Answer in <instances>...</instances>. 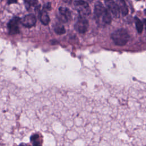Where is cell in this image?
<instances>
[{
  "mask_svg": "<svg viewBox=\"0 0 146 146\" xmlns=\"http://www.w3.org/2000/svg\"><path fill=\"white\" fill-rule=\"evenodd\" d=\"M59 13L62 18V21L67 22L71 18V12L68 9L64 7H60L59 9Z\"/></svg>",
  "mask_w": 146,
  "mask_h": 146,
  "instance_id": "obj_8",
  "label": "cell"
},
{
  "mask_svg": "<svg viewBox=\"0 0 146 146\" xmlns=\"http://www.w3.org/2000/svg\"><path fill=\"white\" fill-rule=\"evenodd\" d=\"M74 6L80 16L85 17L90 14L91 9L86 2L83 0H75Z\"/></svg>",
  "mask_w": 146,
  "mask_h": 146,
  "instance_id": "obj_3",
  "label": "cell"
},
{
  "mask_svg": "<svg viewBox=\"0 0 146 146\" xmlns=\"http://www.w3.org/2000/svg\"><path fill=\"white\" fill-rule=\"evenodd\" d=\"M105 1H106V0H105Z\"/></svg>",
  "mask_w": 146,
  "mask_h": 146,
  "instance_id": "obj_18",
  "label": "cell"
},
{
  "mask_svg": "<svg viewBox=\"0 0 146 146\" xmlns=\"http://www.w3.org/2000/svg\"><path fill=\"white\" fill-rule=\"evenodd\" d=\"M36 22V18L33 14H30L25 16L21 21L22 24L26 27L30 28L35 26Z\"/></svg>",
  "mask_w": 146,
  "mask_h": 146,
  "instance_id": "obj_7",
  "label": "cell"
},
{
  "mask_svg": "<svg viewBox=\"0 0 146 146\" xmlns=\"http://www.w3.org/2000/svg\"><path fill=\"white\" fill-rule=\"evenodd\" d=\"M137 1H140V0H137Z\"/></svg>",
  "mask_w": 146,
  "mask_h": 146,
  "instance_id": "obj_17",
  "label": "cell"
},
{
  "mask_svg": "<svg viewBox=\"0 0 146 146\" xmlns=\"http://www.w3.org/2000/svg\"><path fill=\"white\" fill-rule=\"evenodd\" d=\"M88 25V20L84 17L80 15L75 25V29L78 33L84 34L87 31Z\"/></svg>",
  "mask_w": 146,
  "mask_h": 146,
  "instance_id": "obj_4",
  "label": "cell"
},
{
  "mask_svg": "<svg viewBox=\"0 0 146 146\" xmlns=\"http://www.w3.org/2000/svg\"><path fill=\"white\" fill-rule=\"evenodd\" d=\"M94 17L96 22L99 23L109 25L112 21L109 11L99 2H96L95 5Z\"/></svg>",
  "mask_w": 146,
  "mask_h": 146,
  "instance_id": "obj_1",
  "label": "cell"
},
{
  "mask_svg": "<svg viewBox=\"0 0 146 146\" xmlns=\"http://www.w3.org/2000/svg\"><path fill=\"white\" fill-rule=\"evenodd\" d=\"M134 20H135V22L136 29L138 33L141 34L143 30V24L142 22L137 17H135Z\"/></svg>",
  "mask_w": 146,
  "mask_h": 146,
  "instance_id": "obj_11",
  "label": "cell"
},
{
  "mask_svg": "<svg viewBox=\"0 0 146 146\" xmlns=\"http://www.w3.org/2000/svg\"><path fill=\"white\" fill-rule=\"evenodd\" d=\"M39 18L40 22L44 25H47L50 22V18L46 10H42V11H39Z\"/></svg>",
  "mask_w": 146,
  "mask_h": 146,
  "instance_id": "obj_9",
  "label": "cell"
},
{
  "mask_svg": "<svg viewBox=\"0 0 146 146\" xmlns=\"http://www.w3.org/2000/svg\"><path fill=\"white\" fill-rule=\"evenodd\" d=\"M50 9H51V3H47V4H46L44 6L43 10L46 11V10H50Z\"/></svg>",
  "mask_w": 146,
  "mask_h": 146,
  "instance_id": "obj_14",
  "label": "cell"
},
{
  "mask_svg": "<svg viewBox=\"0 0 146 146\" xmlns=\"http://www.w3.org/2000/svg\"><path fill=\"white\" fill-rule=\"evenodd\" d=\"M129 38L130 36L128 32L123 29H118L111 34V39L115 44L119 46L125 45L128 42Z\"/></svg>",
  "mask_w": 146,
  "mask_h": 146,
  "instance_id": "obj_2",
  "label": "cell"
},
{
  "mask_svg": "<svg viewBox=\"0 0 146 146\" xmlns=\"http://www.w3.org/2000/svg\"><path fill=\"white\" fill-rule=\"evenodd\" d=\"M144 26H145V27L146 29V19H144Z\"/></svg>",
  "mask_w": 146,
  "mask_h": 146,
  "instance_id": "obj_16",
  "label": "cell"
},
{
  "mask_svg": "<svg viewBox=\"0 0 146 146\" xmlns=\"http://www.w3.org/2000/svg\"><path fill=\"white\" fill-rule=\"evenodd\" d=\"M117 4L119 7L121 14L123 15H127L128 13V9L125 0H117Z\"/></svg>",
  "mask_w": 146,
  "mask_h": 146,
  "instance_id": "obj_10",
  "label": "cell"
},
{
  "mask_svg": "<svg viewBox=\"0 0 146 146\" xmlns=\"http://www.w3.org/2000/svg\"><path fill=\"white\" fill-rule=\"evenodd\" d=\"M54 31L55 32L56 34H57L58 35H62V34H63L65 33L66 30L63 26L60 25H58L55 26Z\"/></svg>",
  "mask_w": 146,
  "mask_h": 146,
  "instance_id": "obj_13",
  "label": "cell"
},
{
  "mask_svg": "<svg viewBox=\"0 0 146 146\" xmlns=\"http://www.w3.org/2000/svg\"><path fill=\"white\" fill-rule=\"evenodd\" d=\"M17 2V0H9L8 1V3L9 4H11L14 3H16Z\"/></svg>",
  "mask_w": 146,
  "mask_h": 146,
  "instance_id": "obj_15",
  "label": "cell"
},
{
  "mask_svg": "<svg viewBox=\"0 0 146 146\" xmlns=\"http://www.w3.org/2000/svg\"><path fill=\"white\" fill-rule=\"evenodd\" d=\"M105 3L108 10L115 17H119L120 15V9L117 4L113 0H106Z\"/></svg>",
  "mask_w": 146,
  "mask_h": 146,
  "instance_id": "obj_6",
  "label": "cell"
},
{
  "mask_svg": "<svg viewBox=\"0 0 146 146\" xmlns=\"http://www.w3.org/2000/svg\"><path fill=\"white\" fill-rule=\"evenodd\" d=\"M31 141L33 146H41V142L39 135L36 133L33 135L31 137Z\"/></svg>",
  "mask_w": 146,
  "mask_h": 146,
  "instance_id": "obj_12",
  "label": "cell"
},
{
  "mask_svg": "<svg viewBox=\"0 0 146 146\" xmlns=\"http://www.w3.org/2000/svg\"><path fill=\"white\" fill-rule=\"evenodd\" d=\"M21 19L19 17H13L7 23V29L9 34L14 35L19 33V23Z\"/></svg>",
  "mask_w": 146,
  "mask_h": 146,
  "instance_id": "obj_5",
  "label": "cell"
}]
</instances>
